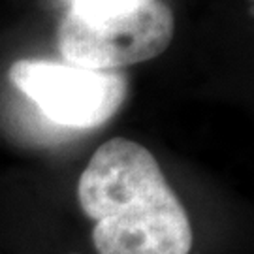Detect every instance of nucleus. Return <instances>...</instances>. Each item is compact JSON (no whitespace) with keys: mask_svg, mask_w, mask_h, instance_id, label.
I'll return each instance as SVG.
<instances>
[{"mask_svg":"<svg viewBox=\"0 0 254 254\" xmlns=\"http://www.w3.org/2000/svg\"><path fill=\"white\" fill-rule=\"evenodd\" d=\"M77 200L98 254H189L192 226L153 153L127 137L102 143L79 175Z\"/></svg>","mask_w":254,"mask_h":254,"instance_id":"1","label":"nucleus"},{"mask_svg":"<svg viewBox=\"0 0 254 254\" xmlns=\"http://www.w3.org/2000/svg\"><path fill=\"white\" fill-rule=\"evenodd\" d=\"M173 32L172 8L162 0H149L137 9L94 21L68 9L57 28V46L70 66L117 72L162 55L172 44Z\"/></svg>","mask_w":254,"mask_h":254,"instance_id":"2","label":"nucleus"},{"mask_svg":"<svg viewBox=\"0 0 254 254\" xmlns=\"http://www.w3.org/2000/svg\"><path fill=\"white\" fill-rule=\"evenodd\" d=\"M8 77L49 121L77 130L108 123L128 92L121 72H94L44 59H19Z\"/></svg>","mask_w":254,"mask_h":254,"instance_id":"3","label":"nucleus"},{"mask_svg":"<svg viewBox=\"0 0 254 254\" xmlns=\"http://www.w3.org/2000/svg\"><path fill=\"white\" fill-rule=\"evenodd\" d=\"M147 2L149 0H72L68 9L73 11L77 17L94 21V19H106L119 13H127V11L137 9Z\"/></svg>","mask_w":254,"mask_h":254,"instance_id":"4","label":"nucleus"},{"mask_svg":"<svg viewBox=\"0 0 254 254\" xmlns=\"http://www.w3.org/2000/svg\"><path fill=\"white\" fill-rule=\"evenodd\" d=\"M73 254H75V253H73Z\"/></svg>","mask_w":254,"mask_h":254,"instance_id":"5","label":"nucleus"}]
</instances>
